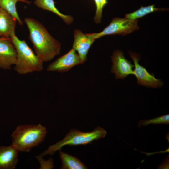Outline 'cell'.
I'll use <instances>...</instances> for the list:
<instances>
[{
  "label": "cell",
  "instance_id": "3957f363",
  "mask_svg": "<svg viewBox=\"0 0 169 169\" xmlns=\"http://www.w3.org/2000/svg\"><path fill=\"white\" fill-rule=\"evenodd\" d=\"M17 51L14 70L20 74H25L43 69V62L34 53L24 40L19 39L15 34L11 38Z\"/></svg>",
  "mask_w": 169,
  "mask_h": 169
},
{
  "label": "cell",
  "instance_id": "2e32d148",
  "mask_svg": "<svg viewBox=\"0 0 169 169\" xmlns=\"http://www.w3.org/2000/svg\"><path fill=\"white\" fill-rule=\"evenodd\" d=\"M19 0H0V8L5 10L16 20L18 24L23 25V22L18 15L16 4Z\"/></svg>",
  "mask_w": 169,
  "mask_h": 169
},
{
  "label": "cell",
  "instance_id": "30bf717a",
  "mask_svg": "<svg viewBox=\"0 0 169 169\" xmlns=\"http://www.w3.org/2000/svg\"><path fill=\"white\" fill-rule=\"evenodd\" d=\"M74 35L72 48L78 52L82 64L87 60L89 50L95 40L90 38L86 34H84L79 29H75Z\"/></svg>",
  "mask_w": 169,
  "mask_h": 169
},
{
  "label": "cell",
  "instance_id": "9c48e42d",
  "mask_svg": "<svg viewBox=\"0 0 169 169\" xmlns=\"http://www.w3.org/2000/svg\"><path fill=\"white\" fill-rule=\"evenodd\" d=\"M17 56L16 48L11 39L0 37V68L10 70Z\"/></svg>",
  "mask_w": 169,
  "mask_h": 169
},
{
  "label": "cell",
  "instance_id": "d6986e66",
  "mask_svg": "<svg viewBox=\"0 0 169 169\" xmlns=\"http://www.w3.org/2000/svg\"><path fill=\"white\" fill-rule=\"evenodd\" d=\"M161 164H164V165H163L161 166H159L158 167V169H163V167L164 169L165 168V166H166V165L169 166V156H167L166 158H165V160L164 161H163V163H162ZM168 169H169V168L167 167Z\"/></svg>",
  "mask_w": 169,
  "mask_h": 169
},
{
  "label": "cell",
  "instance_id": "ba28073f",
  "mask_svg": "<svg viewBox=\"0 0 169 169\" xmlns=\"http://www.w3.org/2000/svg\"><path fill=\"white\" fill-rule=\"evenodd\" d=\"M80 64H81L79 57L76 51L72 48L67 53L49 64L46 70L48 71L64 73Z\"/></svg>",
  "mask_w": 169,
  "mask_h": 169
},
{
  "label": "cell",
  "instance_id": "6da1fadb",
  "mask_svg": "<svg viewBox=\"0 0 169 169\" xmlns=\"http://www.w3.org/2000/svg\"><path fill=\"white\" fill-rule=\"evenodd\" d=\"M29 31L28 38L32 43L35 53L43 62L51 61L60 54L61 44L48 32L37 20L29 17L24 19Z\"/></svg>",
  "mask_w": 169,
  "mask_h": 169
},
{
  "label": "cell",
  "instance_id": "5bb4252c",
  "mask_svg": "<svg viewBox=\"0 0 169 169\" xmlns=\"http://www.w3.org/2000/svg\"><path fill=\"white\" fill-rule=\"evenodd\" d=\"M59 157L61 161V169H86V166L78 158L61 150Z\"/></svg>",
  "mask_w": 169,
  "mask_h": 169
},
{
  "label": "cell",
  "instance_id": "52a82bcc",
  "mask_svg": "<svg viewBox=\"0 0 169 169\" xmlns=\"http://www.w3.org/2000/svg\"><path fill=\"white\" fill-rule=\"evenodd\" d=\"M111 57L113 64L111 71L116 79H123L130 75H134V65L125 58L122 51L115 50Z\"/></svg>",
  "mask_w": 169,
  "mask_h": 169
},
{
  "label": "cell",
  "instance_id": "7a4b0ae2",
  "mask_svg": "<svg viewBox=\"0 0 169 169\" xmlns=\"http://www.w3.org/2000/svg\"><path fill=\"white\" fill-rule=\"evenodd\" d=\"M47 133L46 127L40 124L19 125L11 134L12 144L19 151L29 152L44 141Z\"/></svg>",
  "mask_w": 169,
  "mask_h": 169
},
{
  "label": "cell",
  "instance_id": "8992f818",
  "mask_svg": "<svg viewBox=\"0 0 169 169\" xmlns=\"http://www.w3.org/2000/svg\"><path fill=\"white\" fill-rule=\"evenodd\" d=\"M129 54L134 63V74L137 78L138 84L146 87L157 88L161 87L162 81L156 78L153 74L150 73L143 66L140 65L139 62L140 55L136 53L129 52Z\"/></svg>",
  "mask_w": 169,
  "mask_h": 169
},
{
  "label": "cell",
  "instance_id": "e0dca14e",
  "mask_svg": "<svg viewBox=\"0 0 169 169\" xmlns=\"http://www.w3.org/2000/svg\"><path fill=\"white\" fill-rule=\"evenodd\" d=\"M169 124V115L166 114L152 119L141 120L139 122L137 126L140 127L142 126H147L150 124L168 125Z\"/></svg>",
  "mask_w": 169,
  "mask_h": 169
},
{
  "label": "cell",
  "instance_id": "ac0fdd59",
  "mask_svg": "<svg viewBox=\"0 0 169 169\" xmlns=\"http://www.w3.org/2000/svg\"><path fill=\"white\" fill-rule=\"evenodd\" d=\"M96 7L95 15L94 19L96 24H99L101 22L102 12L104 8L107 4L108 0H93Z\"/></svg>",
  "mask_w": 169,
  "mask_h": 169
},
{
  "label": "cell",
  "instance_id": "7c38bea8",
  "mask_svg": "<svg viewBox=\"0 0 169 169\" xmlns=\"http://www.w3.org/2000/svg\"><path fill=\"white\" fill-rule=\"evenodd\" d=\"M17 22L12 15L0 8V37L11 39L15 34Z\"/></svg>",
  "mask_w": 169,
  "mask_h": 169
},
{
  "label": "cell",
  "instance_id": "9a60e30c",
  "mask_svg": "<svg viewBox=\"0 0 169 169\" xmlns=\"http://www.w3.org/2000/svg\"><path fill=\"white\" fill-rule=\"evenodd\" d=\"M168 10L167 9L158 8L155 7V4L146 6H141L138 9L134 12L125 14V18L131 20H135L141 18L151 13L160 10Z\"/></svg>",
  "mask_w": 169,
  "mask_h": 169
},
{
  "label": "cell",
  "instance_id": "277c9868",
  "mask_svg": "<svg viewBox=\"0 0 169 169\" xmlns=\"http://www.w3.org/2000/svg\"><path fill=\"white\" fill-rule=\"evenodd\" d=\"M106 134V131L100 126H97L93 131L89 132H83L73 129L69 131L63 139L49 146L39 156L42 157L46 155H53L65 146L85 145L92 144L95 140L105 137Z\"/></svg>",
  "mask_w": 169,
  "mask_h": 169
},
{
  "label": "cell",
  "instance_id": "ffe728a7",
  "mask_svg": "<svg viewBox=\"0 0 169 169\" xmlns=\"http://www.w3.org/2000/svg\"><path fill=\"white\" fill-rule=\"evenodd\" d=\"M19 0L21 2H28L27 1L28 0Z\"/></svg>",
  "mask_w": 169,
  "mask_h": 169
},
{
  "label": "cell",
  "instance_id": "4fadbf2b",
  "mask_svg": "<svg viewBox=\"0 0 169 169\" xmlns=\"http://www.w3.org/2000/svg\"><path fill=\"white\" fill-rule=\"evenodd\" d=\"M34 4L44 10L50 11L60 17L67 24H71L74 21L73 17L61 13L56 8L54 0H35Z\"/></svg>",
  "mask_w": 169,
  "mask_h": 169
},
{
  "label": "cell",
  "instance_id": "5b68a950",
  "mask_svg": "<svg viewBox=\"0 0 169 169\" xmlns=\"http://www.w3.org/2000/svg\"><path fill=\"white\" fill-rule=\"evenodd\" d=\"M138 21V19L133 20L125 18L115 17L112 19L110 23L101 32L86 34L95 40L107 35L118 34L125 36L134 31L139 30Z\"/></svg>",
  "mask_w": 169,
  "mask_h": 169
},
{
  "label": "cell",
  "instance_id": "8fae6325",
  "mask_svg": "<svg viewBox=\"0 0 169 169\" xmlns=\"http://www.w3.org/2000/svg\"><path fill=\"white\" fill-rule=\"evenodd\" d=\"M19 151L12 144L0 146V169H13L18 161Z\"/></svg>",
  "mask_w": 169,
  "mask_h": 169
}]
</instances>
